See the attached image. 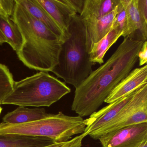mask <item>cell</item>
<instances>
[{"label": "cell", "instance_id": "cell-1", "mask_svg": "<svg viewBox=\"0 0 147 147\" xmlns=\"http://www.w3.org/2000/svg\"><path fill=\"white\" fill-rule=\"evenodd\" d=\"M144 42L124 38L106 62L76 88L71 110L82 118L97 111L113 89L132 71Z\"/></svg>", "mask_w": 147, "mask_h": 147}, {"label": "cell", "instance_id": "cell-2", "mask_svg": "<svg viewBox=\"0 0 147 147\" xmlns=\"http://www.w3.org/2000/svg\"><path fill=\"white\" fill-rule=\"evenodd\" d=\"M12 20L23 37L21 49L17 53L27 67L40 72H51L57 65L63 41L16 2Z\"/></svg>", "mask_w": 147, "mask_h": 147}, {"label": "cell", "instance_id": "cell-3", "mask_svg": "<svg viewBox=\"0 0 147 147\" xmlns=\"http://www.w3.org/2000/svg\"><path fill=\"white\" fill-rule=\"evenodd\" d=\"M68 32L69 35L62 44L58 63L51 72L76 88L92 72L94 64L87 52L85 25L79 14L72 18Z\"/></svg>", "mask_w": 147, "mask_h": 147}, {"label": "cell", "instance_id": "cell-4", "mask_svg": "<svg viewBox=\"0 0 147 147\" xmlns=\"http://www.w3.org/2000/svg\"><path fill=\"white\" fill-rule=\"evenodd\" d=\"M70 92L71 89L65 82L48 72L41 71L19 81H14L12 90L1 105L49 107Z\"/></svg>", "mask_w": 147, "mask_h": 147}, {"label": "cell", "instance_id": "cell-5", "mask_svg": "<svg viewBox=\"0 0 147 147\" xmlns=\"http://www.w3.org/2000/svg\"><path fill=\"white\" fill-rule=\"evenodd\" d=\"M85 119L79 116L66 115L62 112L20 124L0 123V134H15L50 138L55 142H67L76 135L84 133Z\"/></svg>", "mask_w": 147, "mask_h": 147}, {"label": "cell", "instance_id": "cell-6", "mask_svg": "<svg viewBox=\"0 0 147 147\" xmlns=\"http://www.w3.org/2000/svg\"><path fill=\"white\" fill-rule=\"evenodd\" d=\"M144 123H147V84L136 91L130 101L112 121L89 136L97 140L111 131Z\"/></svg>", "mask_w": 147, "mask_h": 147}, {"label": "cell", "instance_id": "cell-7", "mask_svg": "<svg viewBox=\"0 0 147 147\" xmlns=\"http://www.w3.org/2000/svg\"><path fill=\"white\" fill-rule=\"evenodd\" d=\"M147 138V123L111 131L98 138L102 147H138Z\"/></svg>", "mask_w": 147, "mask_h": 147}, {"label": "cell", "instance_id": "cell-8", "mask_svg": "<svg viewBox=\"0 0 147 147\" xmlns=\"http://www.w3.org/2000/svg\"><path fill=\"white\" fill-rule=\"evenodd\" d=\"M136 91L109 104L85 119L86 127L83 133L85 136H89L112 121L130 101Z\"/></svg>", "mask_w": 147, "mask_h": 147}, {"label": "cell", "instance_id": "cell-9", "mask_svg": "<svg viewBox=\"0 0 147 147\" xmlns=\"http://www.w3.org/2000/svg\"><path fill=\"white\" fill-rule=\"evenodd\" d=\"M117 7L118 5L111 13L99 18L82 19L86 30V49L88 53H90L94 44L105 37L112 30Z\"/></svg>", "mask_w": 147, "mask_h": 147}, {"label": "cell", "instance_id": "cell-10", "mask_svg": "<svg viewBox=\"0 0 147 147\" xmlns=\"http://www.w3.org/2000/svg\"><path fill=\"white\" fill-rule=\"evenodd\" d=\"M125 7L126 23L122 36L124 38L145 42L147 39V23L140 16L137 0H122Z\"/></svg>", "mask_w": 147, "mask_h": 147}, {"label": "cell", "instance_id": "cell-11", "mask_svg": "<svg viewBox=\"0 0 147 147\" xmlns=\"http://www.w3.org/2000/svg\"><path fill=\"white\" fill-rule=\"evenodd\" d=\"M147 84V65L132 69L110 93L105 102L107 104L128 95Z\"/></svg>", "mask_w": 147, "mask_h": 147}, {"label": "cell", "instance_id": "cell-12", "mask_svg": "<svg viewBox=\"0 0 147 147\" xmlns=\"http://www.w3.org/2000/svg\"><path fill=\"white\" fill-rule=\"evenodd\" d=\"M67 35L72 18L77 14L69 0H37Z\"/></svg>", "mask_w": 147, "mask_h": 147}, {"label": "cell", "instance_id": "cell-13", "mask_svg": "<svg viewBox=\"0 0 147 147\" xmlns=\"http://www.w3.org/2000/svg\"><path fill=\"white\" fill-rule=\"evenodd\" d=\"M16 2L25 8L32 16L42 23L63 42L67 38V35L52 18L47 11L38 2L37 0H15Z\"/></svg>", "mask_w": 147, "mask_h": 147}, {"label": "cell", "instance_id": "cell-14", "mask_svg": "<svg viewBox=\"0 0 147 147\" xmlns=\"http://www.w3.org/2000/svg\"><path fill=\"white\" fill-rule=\"evenodd\" d=\"M54 142L47 138L0 134V147H42Z\"/></svg>", "mask_w": 147, "mask_h": 147}, {"label": "cell", "instance_id": "cell-15", "mask_svg": "<svg viewBox=\"0 0 147 147\" xmlns=\"http://www.w3.org/2000/svg\"><path fill=\"white\" fill-rule=\"evenodd\" d=\"M49 114L44 108H30L19 106L6 114L3 118V122L10 124L25 123L44 118Z\"/></svg>", "mask_w": 147, "mask_h": 147}, {"label": "cell", "instance_id": "cell-16", "mask_svg": "<svg viewBox=\"0 0 147 147\" xmlns=\"http://www.w3.org/2000/svg\"><path fill=\"white\" fill-rule=\"evenodd\" d=\"M119 2V0H85L80 16L83 20L99 18L113 11Z\"/></svg>", "mask_w": 147, "mask_h": 147}, {"label": "cell", "instance_id": "cell-17", "mask_svg": "<svg viewBox=\"0 0 147 147\" xmlns=\"http://www.w3.org/2000/svg\"><path fill=\"white\" fill-rule=\"evenodd\" d=\"M123 34L118 29H113L105 37L94 45L89 53L90 61L94 64L104 63L106 53Z\"/></svg>", "mask_w": 147, "mask_h": 147}, {"label": "cell", "instance_id": "cell-18", "mask_svg": "<svg viewBox=\"0 0 147 147\" xmlns=\"http://www.w3.org/2000/svg\"><path fill=\"white\" fill-rule=\"evenodd\" d=\"M0 30L6 38L7 43L17 53L19 52L23 45V37L11 17L0 15Z\"/></svg>", "mask_w": 147, "mask_h": 147}, {"label": "cell", "instance_id": "cell-19", "mask_svg": "<svg viewBox=\"0 0 147 147\" xmlns=\"http://www.w3.org/2000/svg\"><path fill=\"white\" fill-rule=\"evenodd\" d=\"M14 81L12 74L6 65L0 63V105L13 89Z\"/></svg>", "mask_w": 147, "mask_h": 147}, {"label": "cell", "instance_id": "cell-20", "mask_svg": "<svg viewBox=\"0 0 147 147\" xmlns=\"http://www.w3.org/2000/svg\"><path fill=\"white\" fill-rule=\"evenodd\" d=\"M126 18L125 7L122 0H119L117 12L114 20L113 29H117L123 33L126 26Z\"/></svg>", "mask_w": 147, "mask_h": 147}, {"label": "cell", "instance_id": "cell-21", "mask_svg": "<svg viewBox=\"0 0 147 147\" xmlns=\"http://www.w3.org/2000/svg\"><path fill=\"white\" fill-rule=\"evenodd\" d=\"M86 137L83 133L78 135L67 142H54L42 147H82L83 138Z\"/></svg>", "mask_w": 147, "mask_h": 147}, {"label": "cell", "instance_id": "cell-22", "mask_svg": "<svg viewBox=\"0 0 147 147\" xmlns=\"http://www.w3.org/2000/svg\"><path fill=\"white\" fill-rule=\"evenodd\" d=\"M15 4V0H0V15L11 17Z\"/></svg>", "mask_w": 147, "mask_h": 147}, {"label": "cell", "instance_id": "cell-23", "mask_svg": "<svg viewBox=\"0 0 147 147\" xmlns=\"http://www.w3.org/2000/svg\"><path fill=\"white\" fill-rule=\"evenodd\" d=\"M137 6L140 16L147 23V0H137Z\"/></svg>", "mask_w": 147, "mask_h": 147}, {"label": "cell", "instance_id": "cell-24", "mask_svg": "<svg viewBox=\"0 0 147 147\" xmlns=\"http://www.w3.org/2000/svg\"><path fill=\"white\" fill-rule=\"evenodd\" d=\"M139 66H143L147 62V42L145 41L138 53Z\"/></svg>", "mask_w": 147, "mask_h": 147}, {"label": "cell", "instance_id": "cell-25", "mask_svg": "<svg viewBox=\"0 0 147 147\" xmlns=\"http://www.w3.org/2000/svg\"><path fill=\"white\" fill-rule=\"evenodd\" d=\"M85 0H69L71 5L77 14H80L82 12ZM79 14V15H80Z\"/></svg>", "mask_w": 147, "mask_h": 147}, {"label": "cell", "instance_id": "cell-26", "mask_svg": "<svg viewBox=\"0 0 147 147\" xmlns=\"http://www.w3.org/2000/svg\"><path fill=\"white\" fill-rule=\"evenodd\" d=\"M6 42H7L6 38L0 30V45H2Z\"/></svg>", "mask_w": 147, "mask_h": 147}, {"label": "cell", "instance_id": "cell-27", "mask_svg": "<svg viewBox=\"0 0 147 147\" xmlns=\"http://www.w3.org/2000/svg\"><path fill=\"white\" fill-rule=\"evenodd\" d=\"M138 147H147V138L145 139Z\"/></svg>", "mask_w": 147, "mask_h": 147}, {"label": "cell", "instance_id": "cell-28", "mask_svg": "<svg viewBox=\"0 0 147 147\" xmlns=\"http://www.w3.org/2000/svg\"><path fill=\"white\" fill-rule=\"evenodd\" d=\"M1 111H2V108L0 107V114L1 113Z\"/></svg>", "mask_w": 147, "mask_h": 147}]
</instances>
